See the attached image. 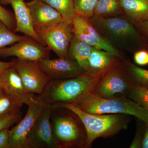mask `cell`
Wrapping results in <instances>:
<instances>
[{
	"label": "cell",
	"instance_id": "6da1fadb",
	"mask_svg": "<svg viewBox=\"0 0 148 148\" xmlns=\"http://www.w3.org/2000/svg\"><path fill=\"white\" fill-rule=\"evenodd\" d=\"M116 64L99 71L85 72L71 78L50 79L39 96L44 103L51 106L75 104L94 92L102 77Z\"/></svg>",
	"mask_w": 148,
	"mask_h": 148
},
{
	"label": "cell",
	"instance_id": "7a4b0ae2",
	"mask_svg": "<svg viewBox=\"0 0 148 148\" xmlns=\"http://www.w3.org/2000/svg\"><path fill=\"white\" fill-rule=\"evenodd\" d=\"M50 117L57 148H86V130L75 113L64 107H52Z\"/></svg>",
	"mask_w": 148,
	"mask_h": 148
},
{
	"label": "cell",
	"instance_id": "3957f363",
	"mask_svg": "<svg viewBox=\"0 0 148 148\" xmlns=\"http://www.w3.org/2000/svg\"><path fill=\"white\" fill-rule=\"evenodd\" d=\"M52 107L67 108L79 117L87 133L86 148H91L93 142L97 138H112L123 130L127 129L130 121L128 115L88 113L81 110L76 104L72 103H63Z\"/></svg>",
	"mask_w": 148,
	"mask_h": 148
},
{
	"label": "cell",
	"instance_id": "277c9868",
	"mask_svg": "<svg viewBox=\"0 0 148 148\" xmlns=\"http://www.w3.org/2000/svg\"><path fill=\"white\" fill-rule=\"evenodd\" d=\"M75 104L81 110L88 113L124 114L136 117L144 122L148 121V112L145 109L127 97L105 98L93 92Z\"/></svg>",
	"mask_w": 148,
	"mask_h": 148
},
{
	"label": "cell",
	"instance_id": "5b68a950",
	"mask_svg": "<svg viewBox=\"0 0 148 148\" xmlns=\"http://www.w3.org/2000/svg\"><path fill=\"white\" fill-rule=\"evenodd\" d=\"M98 32L121 45L134 46L136 51L146 49L136 25L129 18L116 16L107 18L93 17L88 19Z\"/></svg>",
	"mask_w": 148,
	"mask_h": 148
},
{
	"label": "cell",
	"instance_id": "8992f818",
	"mask_svg": "<svg viewBox=\"0 0 148 148\" xmlns=\"http://www.w3.org/2000/svg\"><path fill=\"white\" fill-rule=\"evenodd\" d=\"M132 84V80L118 63L102 77L94 92L105 98H129Z\"/></svg>",
	"mask_w": 148,
	"mask_h": 148
},
{
	"label": "cell",
	"instance_id": "52a82bcc",
	"mask_svg": "<svg viewBox=\"0 0 148 148\" xmlns=\"http://www.w3.org/2000/svg\"><path fill=\"white\" fill-rule=\"evenodd\" d=\"M72 25L74 36L77 39L96 49L105 51L123 59L117 49L99 33L88 19L77 15Z\"/></svg>",
	"mask_w": 148,
	"mask_h": 148
},
{
	"label": "cell",
	"instance_id": "ba28073f",
	"mask_svg": "<svg viewBox=\"0 0 148 148\" xmlns=\"http://www.w3.org/2000/svg\"><path fill=\"white\" fill-rule=\"evenodd\" d=\"M52 107L44 104L28 138V148H57L51 123Z\"/></svg>",
	"mask_w": 148,
	"mask_h": 148
},
{
	"label": "cell",
	"instance_id": "9c48e42d",
	"mask_svg": "<svg viewBox=\"0 0 148 148\" xmlns=\"http://www.w3.org/2000/svg\"><path fill=\"white\" fill-rule=\"evenodd\" d=\"M45 45L58 58L69 57V48L73 37L72 24L63 21L49 29L37 34Z\"/></svg>",
	"mask_w": 148,
	"mask_h": 148
},
{
	"label": "cell",
	"instance_id": "30bf717a",
	"mask_svg": "<svg viewBox=\"0 0 148 148\" xmlns=\"http://www.w3.org/2000/svg\"><path fill=\"white\" fill-rule=\"evenodd\" d=\"M12 60L26 90L32 94L40 95L50 79L40 68L38 62L17 58Z\"/></svg>",
	"mask_w": 148,
	"mask_h": 148
},
{
	"label": "cell",
	"instance_id": "8fae6325",
	"mask_svg": "<svg viewBox=\"0 0 148 148\" xmlns=\"http://www.w3.org/2000/svg\"><path fill=\"white\" fill-rule=\"evenodd\" d=\"M31 37L26 36L24 39L15 43L10 47L0 50V57L15 56L26 61L39 62L50 58V49Z\"/></svg>",
	"mask_w": 148,
	"mask_h": 148
},
{
	"label": "cell",
	"instance_id": "7c38bea8",
	"mask_svg": "<svg viewBox=\"0 0 148 148\" xmlns=\"http://www.w3.org/2000/svg\"><path fill=\"white\" fill-rule=\"evenodd\" d=\"M44 104L39 96H36L28 105L24 118L10 131L8 148H28V136Z\"/></svg>",
	"mask_w": 148,
	"mask_h": 148
},
{
	"label": "cell",
	"instance_id": "4fadbf2b",
	"mask_svg": "<svg viewBox=\"0 0 148 148\" xmlns=\"http://www.w3.org/2000/svg\"><path fill=\"white\" fill-rule=\"evenodd\" d=\"M26 4L37 34L55 27L63 21L60 14L42 0H32Z\"/></svg>",
	"mask_w": 148,
	"mask_h": 148
},
{
	"label": "cell",
	"instance_id": "5bb4252c",
	"mask_svg": "<svg viewBox=\"0 0 148 148\" xmlns=\"http://www.w3.org/2000/svg\"><path fill=\"white\" fill-rule=\"evenodd\" d=\"M43 71L50 79H64L80 75L85 73L75 61L69 57L45 59L38 62Z\"/></svg>",
	"mask_w": 148,
	"mask_h": 148
},
{
	"label": "cell",
	"instance_id": "9a60e30c",
	"mask_svg": "<svg viewBox=\"0 0 148 148\" xmlns=\"http://www.w3.org/2000/svg\"><path fill=\"white\" fill-rule=\"evenodd\" d=\"M0 86L7 94L27 106L36 97L35 94L26 90L13 66L6 69L0 75Z\"/></svg>",
	"mask_w": 148,
	"mask_h": 148
},
{
	"label": "cell",
	"instance_id": "2e32d148",
	"mask_svg": "<svg viewBox=\"0 0 148 148\" xmlns=\"http://www.w3.org/2000/svg\"><path fill=\"white\" fill-rule=\"evenodd\" d=\"M0 4L10 5L13 8L16 23L15 33H23L45 45L34 29L30 12L24 0H0Z\"/></svg>",
	"mask_w": 148,
	"mask_h": 148
},
{
	"label": "cell",
	"instance_id": "e0dca14e",
	"mask_svg": "<svg viewBox=\"0 0 148 148\" xmlns=\"http://www.w3.org/2000/svg\"><path fill=\"white\" fill-rule=\"evenodd\" d=\"M124 13L134 23L148 21V0H119Z\"/></svg>",
	"mask_w": 148,
	"mask_h": 148
},
{
	"label": "cell",
	"instance_id": "ac0fdd59",
	"mask_svg": "<svg viewBox=\"0 0 148 148\" xmlns=\"http://www.w3.org/2000/svg\"><path fill=\"white\" fill-rule=\"evenodd\" d=\"M93 47L73 37L70 48L69 57L75 61L85 72L89 71L88 59Z\"/></svg>",
	"mask_w": 148,
	"mask_h": 148
},
{
	"label": "cell",
	"instance_id": "d6986e66",
	"mask_svg": "<svg viewBox=\"0 0 148 148\" xmlns=\"http://www.w3.org/2000/svg\"><path fill=\"white\" fill-rule=\"evenodd\" d=\"M117 58H118L107 51L93 47L88 59V72L99 71L108 69L119 62Z\"/></svg>",
	"mask_w": 148,
	"mask_h": 148
},
{
	"label": "cell",
	"instance_id": "ffe728a7",
	"mask_svg": "<svg viewBox=\"0 0 148 148\" xmlns=\"http://www.w3.org/2000/svg\"><path fill=\"white\" fill-rule=\"evenodd\" d=\"M123 13L119 0H99L93 17L107 18L118 16Z\"/></svg>",
	"mask_w": 148,
	"mask_h": 148
},
{
	"label": "cell",
	"instance_id": "44dd1931",
	"mask_svg": "<svg viewBox=\"0 0 148 148\" xmlns=\"http://www.w3.org/2000/svg\"><path fill=\"white\" fill-rule=\"evenodd\" d=\"M57 11L63 21L72 24L77 16L74 7V0H42Z\"/></svg>",
	"mask_w": 148,
	"mask_h": 148
},
{
	"label": "cell",
	"instance_id": "7402d4cb",
	"mask_svg": "<svg viewBox=\"0 0 148 148\" xmlns=\"http://www.w3.org/2000/svg\"><path fill=\"white\" fill-rule=\"evenodd\" d=\"M133 82L148 88V70L140 68L128 61L122 67Z\"/></svg>",
	"mask_w": 148,
	"mask_h": 148
},
{
	"label": "cell",
	"instance_id": "603a6c76",
	"mask_svg": "<svg viewBox=\"0 0 148 148\" xmlns=\"http://www.w3.org/2000/svg\"><path fill=\"white\" fill-rule=\"evenodd\" d=\"M23 105L20 101L7 94L2 88L0 89V118L20 111Z\"/></svg>",
	"mask_w": 148,
	"mask_h": 148
},
{
	"label": "cell",
	"instance_id": "cb8c5ba5",
	"mask_svg": "<svg viewBox=\"0 0 148 148\" xmlns=\"http://www.w3.org/2000/svg\"><path fill=\"white\" fill-rule=\"evenodd\" d=\"M99 0H74L75 12L77 16L90 19L94 16Z\"/></svg>",
	"mask_w": 148,
	"mask_h": 148
},
{
	"label": "cell",
	"instance_id": "d4e9b609",
	"mask_svg": "<svg viewBox=\"0 0 148 148\" xmlns=\"http://www.w3.org/2000/svg\"><path fill=\"white\" fill-rule=\"evenodd\" d=\"M26 36L16 35L11 32L5 24L0 20V50L7 46L14 44L24 39Z\"/></svg>",
	"mask_w": 148,
	"mask_h": 148
},
{
	"label": "cell",
	"instance_id": "484cf974",
	"mask_svg": "<svg viewBox=\"0 0 148 148\" xmlns=\"http://www.w3.org/2000/svg\"><path fill=\"white\" fill-rule=\"evenodd\" d=\"M129 98L139 103L148 112V88L133 82Z\"/></svg>",
	"mask_w": 148,
	"mask_h": 148
},
{
	"label": "cell",
	"instance_id": "4316f807",
	"mask_svg": "<svg viewBox=\"0 0 148 148\" xmlns=\"http://www.w3.org/2000/svg\"><path fill=\"white\" fill-rule=\"evenodd\" d=\"M0 20L5 24L11 32L15 33L16 23L15 16L10 11L6 9L0 4Z\"/></svg>",
	"mask_w": 148,
	"mask_h": 148
},
{
	"label": "cell",
	"instance_id": "83f0119b",
	"mask_svg": "<svg viewBox=\"0 0 148 148\" xmlns=\"http://www.w3.org/2000/svg\"><path fill=\"white\" fill-rule=\"evenodd\" d=\"M22 113L21 111L9 114L0 118V131L5 128H9L14 123L21 120Z\"/></svg>",
	"mask_w": 148,
	"mask_h": 148
},
{
	"label": "cell",
	"instance_id": "f1b7e54d",
	"mask_svg": "<svg viewBox=\"0 0 148 148\" xmlns=\"http://www.w3.org/2000/svg\"><path fill=\"white\" fill-rule=\"evenodd\" d=\"M135 64L140 66L148 65V50L147 49H141L137 51L133 56Z\"/></svg>",
	"mask_w": 148,
	"mask_h": 148
},
{
	"label": "cell",
	"instance_id": "f546056e",
	"mask_svg": "<svg viewBox=\"0 0 148 148\" xmlns=\"http://www.w3.org/2000/svg\"><path fill=\"white\" fill-rule=\"evenodd\" d=\"M145 122L144 124H138L137 127V130L134 139L129 148H142V142H143V134H144Z\"/></svg>",
	"mask_w": 148,
	"mask_h": 148
},
{
	"label": "cell",
	"instance_id": "4dcf8cb0",
	"mask_svg": "<svg viewBox=\"0 0 148 148\" xmlns=\"http://www.w3.org/2000/svg\"><path fill=\"white\" fill-rule=\"evenodd\" d=\"M143 38L146 49L148 50V21L135 23Z\"/></svg>",
	"mask_w": 148,
	"mask_h": 148
},
{
	"label": "cell",
	"instance_id": "1f68e13d",
	"mask_svg": "<svg viewBox=\"0 0 148 148\" xmlns=\"http://www.w3.org/2000/svg\"><path fill=\"white\" fill-rule=\"evenodd\" d=\"M10 131L9 127L0 131V148H8Z\"/></svg>",
	"mask_w": 148,
	"mask_h": 148
},
{
	"label": "cell",
	"instance_id": "d6a6232c",
	"mask_svg": "<svg viewBox=\"0 0 148 148\" xmlns=\"http://www.w3.org/2000/svg\"><path fill=\"white\" fill-rule=\"evenodd\" d=\"M142 148H148V121L147 122H145Z\"/></svg>",
	"mask_w": 148,
	"mask_h": 148
},
{
	"label": "cell",
	"instance_id": "836d02e7",
	"mask_svg": "<svg viewBox=\"0 0 148 148\" xmlns=\"http://www.w3.org/2000/svg\"><path fill=\"white\" fill-rule=\"evenodd\" d=\"M14 64V62L13 60L9 62L0 61V75L6 69L9 68L11 66H13Z\"/></svg>",
	"mask_w": 148,
	"mask_h": 148
},
{
	"label": "cell",
	"instance_id": "e575fe53",
	"mask_svg": "<svg viewBox=\"0 0 148 148\" xmlns=\"http://www.w3.org/2000/svg\"><path fill=\"white\" fill-rule=\"evenodd\" d=\"M1 86H0V89H1Z\"/></svg>",
	"mask_w": 148,
	"mask_h": 148
}]
</instances>
